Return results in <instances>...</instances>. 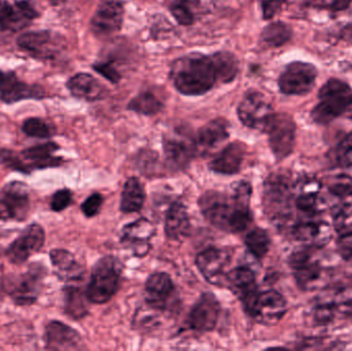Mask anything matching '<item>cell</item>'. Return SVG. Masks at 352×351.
<instances>
[{
    "label": "cell",
    "mask_w": 352,
    "mask_h": 351,
    "mask_svg": "<svg viewBox=\"0 0 352 351\" xmlns=\"http://www.w3.org/2000/svg\"><path fill=\"white\" fill-rule=\"evenodd\" d=\"M246 155L245 144L240 141L230 144L209 163V168L219 174H236L241 169Z\"/></svg>",
    "instance_id": "cb8c5ba5"
},
{
    "label": "cell",
    "mask_w": 352,
    "mask_h": 351,
    "mask_svg": "<svg viewBox=\"0 0 352 351\" xmlns=\"http://www.w3.org/2000/svg\"><path fill=\"white\" fill-rule=\"evenodd\" d=\"M336 161L342 168L352 167V132L347 134L337 146Z\"/></svg>",
    "instance_id": "7bdbcfd3"
},
{
    "label": "cell",
    "mask_w": 352,
    "mask_h": 351,
    "mask_svg": "<svg viewBox=\"0 0 352 351\" xmlns=\"http://www.w3.org/2000/svg\"><path fill=\"white\" fill-rule=\"evenodd\" d=\"M146 291L148 303L153 307L163 309L166 307L167 301L175 292V284L168 274L158 272L148 278Z\"/></svg>",
    "instance_id": "f1b7e54d"
},
{
    "label": "cell",
    "mask_w": 352,
    "mask_h": 351,
    "mask_svg": "<svg viewBox=\"0 0 352 351\" xmlns=\"http://www.w3.org/2000/svg\"><path fill=\"white\" fill-rule=\"evenodd\" d=\"M316 76V66L304 62H293L279 76L278 87L283 94L302 96L314 89Z\"/></svg>",
    "instance_id": "7c38bea8"
},
{
    "label": "cell",
    "mask_w": 352,
    "mask_h": 351,
    "mask_svg": "<svg viewBox=\"0 0 352 351\" xmlns=\"http://www.w3.org/2000/svg\"><path fill=\"white\" fill-rule=\"evenodd\" d=\"M273 113L272 107L266 97L254 90L245 93L237 109L240 122L245 127L260 131H264Z\"/></svg>",
    "instance_id": "5bb4252c"
},
{
    "label": "cell",
    "mask_w": 352,
    "mask_h": 351,
    "mask_svg": "<svg viewBox=\"0 0 352 351\" xmlns=\"http://www.w3.org/2000/svg\"><path fill=\"white\" fill-rule=\"evenodd\" d=\"M258 1L262 8L263 18L264 20H270L278 14L279 10L287 0H258Z\"/></svg>",
    "instance_id": "f907efd6"
},
{
    "label": "cell",
    "mask_w": 352,
    "mask_h": 351,
    "mask_svg": "<svg viewBox=\"0 0 352 351\" xmlns=\"http://www.w3.org/2000/svg\"><path fill=\"white\" fill-rule=\"evenodd\" d=\"M52 265L60 280L64 282H76L82 280L85 269L70 251L66 249H52L50 253Z\"/></svg>",
    "instance_id": "4316f807"
},
{
    "label": "cell",
    "mask_w": 352,
    "mask_h": 351,
    "mask_svg": "<svg viewBox=\"0 0 352 351\" xmlns=\"http://www.w3.org/2000/svg\"><path fill=\"white\" fill-rule=\"evenodd\" d=\"M252 187L239 181L231 195L210 191L201 196L199 206L204 218L215 228L229 233H241L252 222L250 216Z\"/></svg>",
    "instance_id": "6da1fadb"
},
{
    "label": "cell",
    "mask_w": 352,
    "mask_h": 351,
    "mask_svg": "<svg viewBox=\"0 0 352 351\" xmlns=\"http://www.w3.org/2000/svg\"><path fill=\"white\" fill-rule=\"evenodd\" d=\"M86 293L74 286H66L64 290V308L66 315L72 319H82L88 315ZM89 302V301H88Z\"/></svg>",
    "instance_id": "d6a6232c"
},
{
    "label": "cell",
    "mask_w": 352,
    "mask_h": 351,
    "mask_svg": "<svg viewBox=\"0 0 352 351\" xmlns=\"http://www.w3.org/2000/svg\"><path fill=\"white\" fill-rule=\"evenodd\" d=\"M320 185L316 179L303 181L300 193L295 198L296 207L306 216H316L322 210V198L320 197Z\"/></svg>",
    "instance_id": "4dcf8cb0"
},
{
    "label": "cell",
    "mask_w": 352,
    "mask_h": 351,
    "mask_svg": "<svg viewBox=\"0 0 352 351\" xmlns=\"http://www.w3.org/2000/svg\"><path fill=\"white\" fill-rule=\"evenodd\" d=\"M226 284L230 290L239 297L242 304L258 292L256 286V274L250 268L242 266L228 272Z\"/></svg>",
    "instance_id": "83f0119b"
},
{
    "label": "cell",
    "mask_w": 352,
    "mask_h": 351,
    "mask_svg": "<svg viewBox=\"0 0 352 351\" xmlns=\"http://www.w3.org/2000/svg\"><path fill=\"white\" fill-rule=\"evenodd\" d=\"M173 86L184 96L206 94L219 82L212 55L190 53L178 58L171 66Z\"/></svg>",
    "instance_id": "7a4b0ae2"
},
{
    "label": "cell",
    "mask_w": 352,
    "mask_h": 351,
    "mask_svg": "<svg viewBox=\"0 0 352 351\" xmlns=\"http://www.w3.org/2000/svg\"><path fill=\"white\" fill-rule=\"evenodd\" d=\"M314 247L305 245L294 251L289 257V266L302 290H314L324 276V268L314 257Z\"/></svg>",
    "instance_id": "30bf717a"
},
{
    "label": "cell",
    "mask_w": 352,
    "mask_h": 351,
    "mask_svg": "<svg viewBox=\"0 0 352 351\" xmlns=\"http://www.w3.org/2000/svg\"><path fill=\"white\" fill-rule=\"evenodd\" d=\"M72 191L68 189H62L53 194L50 207L54 212H61L65 210L72 204Z\"/></svg>",
    "instance_id": "bcb514c9"
},
{
    "label": "cell",
    "mask_w": 352,
    "mask_h": 351,
    "mask_svg": "<svg viewBox=\"0 0 352 351\" xmlns=\"http://www.w3.org/2000/svg\"><path fill=\"white\" fill-rule=\"evenodd\" d=\"M352 260V259H351Z\"/></svg>",
    "instance_id": "9f6ffc18"
},
{
    "label": "cell",
    "mask_w": 352,
    "mask_h": 351,
    "mask_svg": "<svg viewBox=\"0 0 352 351\" xmlns=\"http://www.w3.org/2000/svg\"><path fill=\"white\" fill-rule=\"evenodd\" d=\"M221 305L211 293H205L192 306L188 324L197 332L212 331L219 321Z\"/></svg>",
    "instance_id": "ffe728a7"
},
{
    "label": "cell",
    "mask_w": 352,
    "mask_h": 351,
    "mask_svg": "<svg viewBox=\"0 0 352 351\" xmlns=\"http://www.w3.org/2000/svg\"><path fill=\"white\" fill-rule=\"evenodd\" d=\"M121 262L117 258L104 257L99 260L92 270L86 296L89 302L105 304L117 294L122 278Z\"/></svg>",
    "instance_id": "5b68a950"
},
{
    "label": "cell",
    "mask_w": 352,
    "mask_h": 351,
    "mask_svg": "<svg viewBox=\"0 0 352 351\" xmlns=\"http://www.w3.org/2000/svg\"><path fill=\"white\" fill-rule=\"evenodd\" d=\"M293 36V30L283 22H274L263 29L261 41L269 47H279L285 45Z\"/></svg>",
    "instance_id": "8d00e7d4"
},
{
    "label": "cell",
    "mask_w": 352,
    "mask_h": 351,
    "mask_svg": "<svg viewBox=\"0 0 352 351\" xmlns=\"http://www.w3.org/2000/svg\"><path fill=\"white\" fill-rule=\"evenodd\" d=\"M271 240L268 233L261 228L254 229L245 237V245L248 251L258 259H262L268 253Z\"/></svg>",
    "instance_id": "f35d334b"
},
{
    "label": "cell",
    "mask_w": 352,
    "mask_h": 351,
    "mask_svg": "<svg viewBox=\"0 0 352 351\" xmlns=\"http://www.w3.org/2000/svg\"><path fill=\"white\" fill-rule=\"evenodd\" d=\"M329 193L340 200L352 197V179L346 174H338L330 179L328 183Z\"/></svg>",
    "instance_id": "b9f144b4"
},
{
    "label": "cell",
    "mask_w": 352,
    "mask_h": 351,
    "mask_svg": "<svg viewBox=\"0 0 352 351\" xmlns=\"http://www.w3.org/2000/svg\"><path fill=\"white\" fill-rule=\"evenodd\" d=\"M93 69L113 84H118L121 80V73L113 61L97 62L93 64Z\"/></svg>",
    "instance_id": "f6af8a7d"
},
{
    "label": "cell",
    "mask_w": 352,
    "mask_h": 351,
    "mask_svg": "<svg viewBox=\"0 0 352 351\" xmlns=\"http://www.w3.org/2000/svg\"><path fill=\"white\" fill-rule=\"evenodd\" d=\"M231 263V255L229 251L217 247H209L196 258V265L205 280L214 286H223L226 284L227 269Z\"/></svg>",
    "instance_id": "9a60e30c"
},
{
    "label": "cell",
    "mask_w": 352,
    "mask_h": 351,
    "mask_svg": "<svg viewBox=\"0 0 352 351\" xmlns=\"http://www.w3.org/2000/svg\"><path fill=\"white\" fill-rule=\"evenodd\" d=\"M190 230V216L184 204L175 202L169 207L165 222V233L170 240H182Z\"/></svg>",
    "instance_id": "f546056e"
},
{
    "label": "cell",
    "mask_w": 352,
    "mask_h": 351,
    "mask_svg": "<svg viewBox=\"0 0 352 351\" xmlns=\"http://www.w3.org/2000/svg\"><path fill=\"white\" fill-rule=\"evenodd\" d=\"M16 43L21 49L38 58L52 57L57 49L55 37L49 31H30L20 35Z\"/></svg>",
    "instance_id": "d4e9b609"
},
{
    "label": "cell",
    "mask_w": 352,
    "mask_h": 351,
    "mask_svg": "<svg viewBox=\"0 0 352 351\" xmlns=\"http://www.w3.org/2000/svg\"><path fill=\"white\" fill-rule=\"evenodd\" d=\"M165 158L173 168L182 169L188 166L196 156L195 137L184 130H175L163 138Z\"/></svg>",
    "instance_id": "2e32d148"
},
{
    "label": "cell",
    "mask_w": 352,
    "mask_h": 351,
    "mask_svg": "<svg viewBox=\"0 0 352 351\" xmlns=\"http://www.w3.org/2000/svg\"><path fill=\"white\" fill-rule=\"evenodd\" d=\"M337 251L345 261L352 259V229L340 233L337 239Z\"/></svg>",
    "instance_id": "7dc6e473"
},
{
    "label": "cell",
    "mask_w": 352,
    "mask_h": 351,
    "mask_svg": "<svg viewBox=\"0 0 352 351\" xmlns=\"http://www.w3.org/2000/svg\"><path fill=\"white\" fill-rule=\"evenodd\" d=\"M264 132L268 134L269 144L277 160L287 158L296 144V124L287 113H273Z\"/></svg>",
    "instance_id": "8fae6325"
},
{
    "label": "cell",
    "mask_w": 352,
    "mask_h": 351,
    "mask_svg": "<svg viewBox=\"0 0 352 351\" xmlns=\"http://www.w3.org/2000/svg\"><path fill=\"white\" fill-rule=\"evenodd\" d=\"M293 187L289 177L283 173H273L266 179L264 187L265 212L275 224H287L291 218Z\"/></svg>",
    "instance_id": "52a82bcc"
},
{
    "label": "cell",
    "mask_w": 352,
    "mask_h": 351,
    "mask_svg": "<svg viewBox=\"0 0 352 351\" xmlns=\"http://www.w3.org/2000/svg\"><path fill=\"white\" fill-rule=\"evenodd\" d=\"M215 66H217L219 82L229 84L233 82L239 72V61L231 52L221 51L212 54Z\"/></svg>",
    "instance_id": "836d02e7"
},
{
    "label": "cell",
    "mask_w": 352,
    "mask_h": 351,
    "mask_svg": "<svg viewBox=\"0 0 352 351\" xmlns=\"http://www.w3.org/2000/svg\"><path fill=\"white\" fill-rule=\"evenodd\" d=\"M30 23L27 20L16 5L8 0H0V30L19 31Z\"/></svg>",
    "instance_id": "d590c367"
},
{
    "label": "cell",
    "mask_w": 352,
    "mask_h": 351,
    "mask_svg": "<svg viewBox=\"0 0 352 351\" xmlns=\"http://www.w3.org/2000/svg\"><path fill=\"white\" fill-rule=\"evenodd\" d=\"M103 198L100 194L95 193L92 195L89 196L84 202H82V214L87 216V218H93V216L98 214L99 210H100L101 206H102Z\"/></svg>",
    "instance_id": "681fc988"
},
{
    "label": "cell",
    "mask_w": 352,
    "mask_h": 351,
    "mask_svg": "<svg viewBox=\"0 0 352 351\" xmlns=\"http://www.w3.org/2000/svg\"><path fill=\"white\" fill-rule=\"evenodd\" d=\"M45 91L38 86H30L19 80L16 73L0 70V99L12 104L25 99H41Z\"/></svg>",
    "instance_id": "44dd1931"
},
{
    "label": "cell",
    "mask_w": 352,
    "mask_h": 351,
    "mask_svg": "<svg viewBox=\"0 0 352 351\" xmlns=\"http://www.w3.org/2000/svg\"><path fill=\"white\" fill-rule=\"evenodd\" d=\"M229 129L227 120L221 117L212 120L203 126L195 137L197 155L206 157L217 152V148L229 139Z\"/></svg>",
    "instance_id": "ac0fdd59"
},
{
    "label": "cell",
    "mask_w": 352,
    "mask_h": 351,
    "mask_svg": "<svg viewBox=\"0 0 352 351\" xmlns=\"http://www.w3.org/2000/svg\"><path fill=\"white\" fill-rule=\"evenodd\" d=\"M45 229L38 224H31L14 239L6 251V257L14 265L26 263L45 247Z\"/></svg>",
    "instance_id": "4fadbf2b"
},
{
    "label": "cell",
    "mask_w": 352,
    "mask_h": 351,
    "mask_svg": "<svg viewBox=\"0 0 352 351\" xmlns=\"http://www.w3.org/2000/svg\"><path fill=\"white\" fill-rule=\"evenodd\" d=\"M318 105L311 111L316 123L327 125L345 113L352 104V90L346 82L331 78L318 93Z\"/></svg>",
    "instance_id": "8992f818"
},
{
    "label": "cell",
    "mask_w": 352,
    "mask_h": 351,
    "mask_svg": "<svg viewBox=\"0 0 352 351\" xmlns=\"http://www.w3.org/2000/svg\"><path fill=\"white\" fill-rule=\"evenodd\" d=\"M333 220L338 234L352 229V197L341 200V203L333 208Z\"/></svg>",
    "instance_id": "ab89813d"
},
{
    "label": "cell",
    "mask_w": 352,
    "mask_h": 351,
    "mask_svg": "<svg viewBox=\"0 0 352 351\" xmlns=\"http://www.w3.org/2000/svg\"><path fill=\"white\" fill-rule=\"evenodd\" d=\"M22 130L27 136L39 139H49L55 134V129L47 122L39 117L25 120Z\"/></svg>",
    "instance_id": "60d3db41"
},
{
    "label": "cell",
    "mask_w": 352,
    "mask_h": 351,
    "mask_svg": "<svg viewBox=\"0 0 352 351\" xmlns=\"http://www.w3.org/2000/svg\"><path fill=\"white\" fill-rule=\"evenodd\" d=\"M59 148L57 144L52 141L36 144L19 152L0 148V163L10 170L29 174L34 170L61 166L63 158L55 156Z\"/></svg>",
    "instance_id": "3957f363"
},
{
    "label": "cell",
    "mask_w": 352,
    "mask_h": 351,
    "mask_svg": "<svg viewBox=\"0 0 352 351\" xmlns=\"http://www.w3.org/2000/svg\"><path fill=\"white\" fill-rule=\"evenodd\" d=\"M14 5L27 20L32 21L38 16V12L33 6L32 0H14Z\"/></svg>",
    "instance_id": "816d5d0a"
},
{
    "label": "cell",
    "mask_w": 352,
    "mask_h": 351,
    "mask_svg": "<svg viewBox=\"0 0 352 351\" xmlns=\"http://www.w3.org/2000/svg\"><path fill=\"white\" fill-rule=\"evenodd\" d=\"M341 37L346 41H352V23L351 24L347 25L342 32H341Z\"/></svg>",
    "instance_id": "db71d44e"
},
{
    "label": "cell",
    "mask_w": 352,
    "mask_h": 351,
    "mask_svg": "<svg viewBox=\"0 0 352 351\" xmlns=\"http://www.w3.org/2000/svg\"><path fill=\"white\" fill-rule=\"evenodd\" d=\"M243 307L252 319L265 326L276 325L287 310V301L274 290L256 293Z\"/></svg>",
    "instance_id": "9c48e42d"
},
{
    "label": "cell",
    "mask_w": 352,
    "mask_h": 351,
    "mask_svg": "<svg viewBox=\"0 0 352 351\" xmlns=\"http://www.w3.org/2000/svg\"><path fill=\"white\" fill-rule=\"evenodd\" d=\"M146 201V192L144 185L135 177H131L124 185L121 197V212L124 214H133L142 210Z\"/></svg>",
    "instance_id": "1f68e13d"
},
{
    "label": "cell",
    "mask_w": 352,
    "mask_h": 351,
    "mask_svg": "<svg viewBox=\"0 0 352 351\" xmlns=\"http://www.w3.org/2000/svg\"><path fill=\"white\" fill-rule=\"evenodd\" d=\"M337 313L343 315L347 321H352V299L337 305Z\"/></svg>",
    "instance_id": "f5cc1de1"
},
{
    "label": "cell",
    "mask_w": 352,
    "mask_h": 351,
    "mask_svg": "<svg viewBox=\"0 0 352 351\" xmlns=\"http://www.w3.org/2000/svg\"><path fill=\"white\" fill-rule=\"evenodd\" d=\"M47 270L43 264H31L26 271L3 278L2 290L19 306H30L43 292Z\"/></svg>",
    "instance_id": "277c9868"
},
{
    "label": "cell",
    "mask_w": 352,
    "mask_h": 351,
    "mask_svg": "<svg viewBox=\"0 0 352 351\" xmlns=\"http://www.w3.org/2000/svg\"><path fill=\"white\" fill-rule=\"evenodd\" d=\"M156 233L152 223L146 218H140L136 222L125 226L122 231L121 241L134 255L144 257L151 249V240Z\"/></svg>",
    "instance_id": "7402d4cb"
},
{
    "label": "cell",
    "mask_w": 352,
    "mask_h": 351,
    "mask_svg": "<svg viewBox=\"0 0 352 351\" xmlns=\"http://www.w3.org/2000/svg\"><path fill=\"white\" fill-rule=\"evenodd\" d=\"M309 5L322 10H344L349 8L352 3V0H307Z\"/></svg>",
    "instance_id": "c3c4849f"
},
{
    "label": "cell",
    "mask_w": 352,
    "mask_h": 351,
    "mask_svg": "<svg viewBox=\"0 0 352 351\" xmlns=\"http://www.w3.org/2000/svg\"><path fill=\"white\" fill-rule=\"evenodd\" d=\"M47 1H49L52 5L59 6L61 5V4L65 3L67 0H47Z\"/></svg>",
    "instance_id": "11a10c76"
},
{
    "label": "cell",
    "mask_w": 352,
    "mask_h": 351,
    "mask_svg": "<svg viewBox=\"0 0 352 351\" xmlns=\"http://www.w3.org/2000/svg\"><path fill=\"white\" fill-rule=\"evenodd\" d=\"M316 216H307L305 220L294 224L292 233L300 242L318 247L330 239V227L322 220H314Z\"/></svg>",
    "instance_id": "603a6c76"
},
{
    "label": "cell",
    "mask_w": 352,
    "mask_h": 351,
    "mask_svg": "<svg viewBox=\"0 0 352 351\" xmlns=\"http://www.w3.org/2000/svg\"><path fill=\"white\" fill-rule=\"evenodd\" d=\"M337 315V305L322 304L318 305L314 311V321L316 325L327 326L334 321Z\"/></svg>",
    "instance_id": "ee69618b"
},
{
    "label": "cell",
    "mask_w": 352,
    "mask_h": 351,
    "mask_svg": "<svg viewBox=\"0 0 352 351\" xmlns=\"http://www.w3.org/2000/svg\"><path fill=\"white\" fill-rule=\"evenodd\" d=\"M66 87L72 96L90 102L100 100L107 94V88L96 78L84 72L69 78Z\"/></svg>",
    "instance_id": "484cf974"
},
{
    "label": "cell",
    "mask_w": 352,
    "mask_h": 351,
    "mask_svg": "<svg viewBox=\"0 0 352 351\" xmlns=\"http://www.w3.org/2000/svg\"><path fill=\"white\" fill-rule=\"evenodd\" d=\"M167 6L178 24L190 26L196 21L200 0H167Z\"/></svg>",
    "instance_id": "e575fe53"
},
{
    "label": "cell",
    "mask_w": 352,
    "mask_h": 351,
    "mask_svg": "<svg viewBox=\"0 0 352 351\" xmlns=\"http://www.w3.org/2000/svg\"><path fill=\"white\" fill-rule=\"evenodd\" d=\"M125 10L120 1L105 0L101 2L91 20L93 32L99 36H107L119 32L123 26Z\"/></svg>",
    "instance_id": "e0dca14e"
},
{
    "label": "cell",
    "mask_w": 352,
    "mask_h": 351,
    "mask_svg": "<svg viewBox=\"0 0 352 351\" xmlns=\"http://www.w3.org/2000/svg\"><path fill=\"white\" fill-rule=\"evenodd\" d=\"M128 109L144 115H154L164 109L162 101L150 91H144L132 98Z\"/></svg>",
    "instance_id": "74e56055"
},
{
    "label": "cell",
    "mask_w": 352,
    "mask_h": 351,
    "mask_svg": "<svg viewBox=\"0 0 352 351\" xmlns=\"http://www.w3.org/2000/svg\"><path fill=\"white\" fill-rule=\"evenodd\" d=\"M45 350H84L80 333L59 321H51L45 330Z\"/></svg>",
    "instance_id": "d6986e66"
},
{
    "label": "cell",
    "mask_w": 352,
    "mask_h": 351,
    "mask_svg": "<svg viewBox=\"0 0 352 351\" xmlns=\"http://www.w3.org/2000/svg\"><path fill=\"white\" fill-rule=\"evenodd\" d=\"M31 190L22 181H10L0 190V220L22 223L30 216Z\"/></svg>",
    "instance_id": "ba28073f"
}]
</instances>
